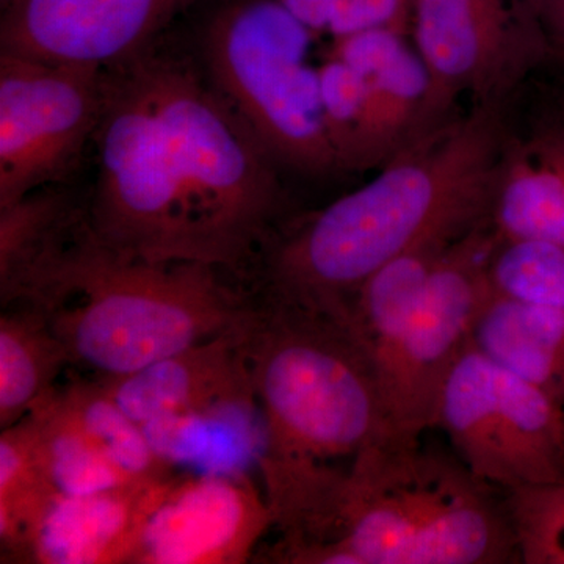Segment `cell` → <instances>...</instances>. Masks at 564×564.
<instances>
[{
	"label": "cell",
	"instance_id": "cell-12",
	"mask_svg": "<svg viewBox=\"0 0 564 564\" xmlns=\"http://www.w3.org/2000/svg\"><path fill=\"white\" fill-rule=\"evenodd\" d=\"M199 0H11L0 54L109 69L151 50Z\"/></svg>",
	"mask_w": 564,
	"mask_h": 564
},
{
	"label": "cell",
	"instance_id": "cell-21",
	"mask_svg": "<svg viewBox=\"0 0 564 564\" xmlns=\"http://www.w3.org/2000/svg\"><path fill=\"white\" fill-rule=\"evenodd\" d=\"M29 414L35 423L41 463L58 494L84 496L144 481L124 473L93 440L61 388L47 393Z\"/></svg>",
	"mask_w": 564,
	"mask_h": 564
},
{
	"label": "cell",
	"instance_id": "cell-4",
	"mask_svg": "<svg viewBox=\"0 0 564 564\" xmlns=\"http://www.w3.org/2000/svg\"><path fill=\"white\" fill-rule=\"evenodd\" d=\"M221 273L202 262L124 261L87 221L29 306L46 314L74 366L132 373L250 322L258 302Z\"/></svg>",
	"mask_w": 564,
	"mask_h": 564
},
{
	"label": "cell",
	"instance_id": "cell-9",
	"mask_svg": "<svg viewBox=\"0 0 564 564\" xmlns=\"http://www.w3.org/2000/svg\"><path fill=\"white\" fill-rule=\"evenodd\" d=\"M434 426L475 477L500 491L564 478L562 408L474 343L445 380Z\"/></svg>",
	"mask_w": 564,
	"mask_h": 564
},
{
	"label": "cell",
	"instance_id": "cell-16",
	"mask_svg": "<svg viewBox=\"0 0 564 564\" xmlns=\"http://www.w3.org/2000/svg\"><path fill=\"white\" fill-rule=\"evenodd\" d=\"M404 33L373 29L333 39L329 54L364 80L361 126L352 172L384 166L417 139L429 74Z\"/></svg>",
	"mask_w": 564,
	"mask_h": 564
},
{
	"label": "cell",
	"instance_id": "cell-14",
	"mask_svg": "<svg viewBox=\"0 0 564 564\" xmlns=\"http://www.w3.org/2000/svg\"><path fill=\"white\" fill-rule=\"evenodd\" d=\"M248 325L250 322L237 332L193 345L137 372L95 380L141 426L245 408L256 403L245 344Z\"/></svg>",
	"mask_w": 564,
	"mask_h": 564
},
{
	"label": "cell",
	"instance_id": "cell-15",
	"mask_svg": "<svg viewBox=\"0 0 564 564\" xmlns=\"http://www.w3.org/2000/svg\"><path fill=\"white\" fill-rule=\"evenodd\" d=\"M174 475L84 496L57 494L24 534L11 563L131 564Z\"/></svg>",
	"mask_w": 564,
	"mask_h": 564
},
{
	"label": "cell",
	"instance_id": "cell-30",
	"mask_svg": "<svg viewBox=\"0 0 564 564\" xmlns=\"http://www.w3.org/2000/svg\"><path fill=\"white\" fill-rule=\"evenodd\" d=\"M563 111H564V109H563Z\"/></svg>",
	"mask_w": 564,
	"mask_h": 564
},
{
	"label": "cell",
	"instance_id": "cell-28",
	"mask_svg": "<svg viewBox=\"0 0 564 564\" xmlns=\"http://www.w3.org/2000/svg\"><path fill=\"white\" fill-rule=\"evenodd\" d=\"M296 20L302 21L315 35H323L328 28L333 0H276Z\"/></svg>",
	"mask_w": 564,
	"mask_h": 564
},
{
	"label": "cell",
	"instance_id": "cell-26",
	"mask_svg": "<svg viewBox=\"0 0 564 564\" xmlns=\"http://www.w3.org/2000/svg\"><path fill=\"white\" fill-rule=\"evenodd\" d=\"M411 0H333L326 33L333 39L352 33L391 29L406 35Z\"/></svg>",
	"mask_w": 564,
	"mask_h": 564
},
{
	"label": "cell",
	"instance_id": "cell-6",
	"mask_svg": "<svg viewBox=\"0 0 564 564\" xmlns=\"http://www.w3.org/2000/svg\"><path fill=\"white\" fill-rule=\"evenodd\" d=\"M315 33L276 0H229L202 33L207 79L274 162L306 176L340 172L323 111Z\"/></svg>",
	"mask_w": 564,
	"mask_h": 564
},
{
	"label": "cell",
	"instance_id": "cell-1",
	"mask_svg": "<svg viewBox=\"0 0 564 564\" xmlns=\"http://www.w3.org/2000/svg\"><path fill=\"white\" fill-rule=\"evenodd\" d=\"M508 99L475 104L381 166L375 180L317 212L273 245L265 299L326 315L350 329L364 282L441 234L489 217L510 133Z\"/></svg>",
	"mask_w": 564,
	"mask_h": 564
},
{
	"label": "cell",
	"instance_id": "cell-8",
	"mask_svg": "<svg viewBox=\"0 0 564 564\" xmlns=\"http://www.w3.org/2000/svg\"><path fill=\"white\" fill-rule=\"evenodd\" d=\"M500 242L489 217L456 240L403 328L373 361L389 437L421 443L433 429L445 380L473 343L492 293L489 261Z\"/></svg>",
	"mask_w": 564,
	"mask_h": 564
},
{
	"label": "cell",
	"instance_id": "cell-25",
	"mask_svg": "<svg viewBox=\"0 0 564 564\" xmlns=\"http://www.w3.org/2000/svg\"><path fill=\"white\" fill-rule=\"evenodd\" d=\"M519 562L564 564V478L505 492Z\"/></svg>",
	"mask_w": 564,
	"mask_h": 564
},
{
	"label": "cell",
	"instance_id": "cell-23",
	"mask_svg": "<svg viewBox=\"0 0 564 564\" xmlns=\"http://www.w3.org/2000/svg\"><path fill=\"white\" fill-rule=\"evenodd\" d=\"M61 391L82 426L124 473L137 480L173 477L174 466L155 452L143 426L95 378L74 381Z\"/></svg>",
	"mask_w": 564,
	"mask_h": 564
},
{
	"label": "cell",
	"instance_id": "cell-3",
	"mask_svg": "<svg viewBox=\"0 0 564 564\" xmlns=\"http://www.w3.org/2000/svg\"><path fill=\"white\" fill-rule=\"evenodd\" d=\"M497 491L459 459L388 436L337 478L311 544L336 564L513 563V524Z\"/></svg>",
	"mask_w": 564,
	"mask_h": 564
},
{
	"label": "cell",
	"instance_id": "cell-20",
	"mask_svg": "<svg viewBox=\"0 0 564 564\" xmlns=\"http://www.w3.org/2000/svg\"><path fill=\"white\" fill-rule=\"evenodd\" d=\"M69 356L46 314L32 306L2 307L0 315V430L31 413L54 391Z\"/></svg>",
	"mask_w": 564,
	"mask_h": 564
},
{
	"label": "cell",
	"instance_id": "cell-2",
	"mask_svg": "<svg viewBox=\"0 0 564 564\" xmlns=\"http://www.w3.org/2000/svg\"><path fill=\"white\" fill-rule=\"evenodd\" d=\"M245 344L265 429L259 466L270 505L313 491L389 436L372 361L343 323L263 299Z\"/></svg>",
	"mask_w": 564,
	"mask_h": 564
},
{
	"label": "cell",
	"instance_id": "cell-10",
	"mask_svg": "<svg viewBox=\"0 0 564 564\" xmlns=\"http://www.w3.org/2000/svg\"><path fill=\"white\" fill-rule=\"evenodd\" d=\"M411 28L429 74L415 143L447 124L464 93L510 98L552 47L527 0H411Z\"/></svg>",
	"mask_w": 564,
	"mask_h": 564
},
{
	"label": "cell",
	"instance_id": "cell-7",
	"mask_svg": "<svg viewBox=\"0 0 564 564\" xmlns=\"http://www.w3.org/2000/svg\"><path fill=\"white\" fill-rule=\"evenodd\" d=\"M106 79L87 199L93 236L124 261L207 263L140 55L106 69Z\"/></svg>",
	"mask_w": 564,
	"mask_h": 564
},
{
	"label": "cell",
	"instance_id": "cell-11",
	"mask_svg": "<svg viewBox=\"0 0 564 564\" xmlns=\"http://www.w3.org/2000/svg\"><path fill=\"white\" fill-rule=\"evenodd\" d=\"M106 69L0 54V209L62 184L95 140Z\"/></svg>",
	"mask_w": 564,
	"mask_h": 564
},
{
	"label": "cell",
	"instance_id": "cell-27",
	"mask_svg": "<svg viewBox=\"0 0 564 564\" xmlns=\"http://www.w3.org/2000/svg\"><path fill=\"white\" fill-rule=\"evenodd\" d=\"M552 47L564 52V0H527Z\"/></svg>",
	"mask_w": 564,
	"mask_h": 564
},
{
	"label": "cell",
	"instance_id": "cell-24",
	"mask_svg": "<svg viewBox=\"0 0 564 564\" xmlns=\"http://www.w3.org/2000/svg\"><path fill=\"white\" fill-rule=\"evenodd\" d=\"M489 281L500 295L564 311V245L500 237Z\"/></svg>",
	"mask_w": 564,
	"mask_h": 564
},
{
	"label": "cell",
	"instance_id": "cell-19",
	"mask_svg": "<svg viewBox=\"0 0 564 564\" xmlns=\"http://www.w3.org/2000/svg\"><path fill=\"white\" fill-rule=\"evenodd\" d=\"M473 343L492 361L536 386L564 413V311L492 291Z\"/></svg>",
	"mask_w": 564,
	"mask_h": 564
},
{
	"label": "cell",
	"instance_id": "cell-18",
	"mask_svg": "<svg viewBox=\"0 0 564 564\" xmlns=\"http://www.w3.org/2000/svg\"><path fill=\"white\" fill-rule=\"evenodd\" d=\"M87 202L61 184L39 188L0 209V303L35 299L87 223Z\"/></svg>",
	"mask_w": 564,
	"mask_h": 564
},
{
	"label": "cell",
	"instance_id": "cell-13",
	"mask_svg": "<svg viewBox=\"0 0 564 564\" xmlns=\"http://www.w3.org/2000/svg\"><path fill=\"white\" fill-rule=\"evenodd\" d=\"M273 527L267 497L243 475H174L131 564H242Z\"/></svg>",
	"mask_w": 564,
	"mask_h": 564
},
{
	"label": "cell",
	"instance_id": "cell-22",
	"mask_svg": "<svg viewBox=\"0 0 564 564\" xmlns=\"http://www.w3.org/2000/svg\"><path fill=\"white\" fill-rule=\"evenodd\" d=\"M47 478L31 414L0 433V556L11 563L22 538L57 496Z\"/></svg>",
	"mask_w": 564,
	"mask_h": 564
},
{
	"label": "cell",
	"instance_id": "cell-29",
	"mask_svg": "<svg viewBox=\"0 0 564 564\" xmlns=\"http://www.w3.org/2000/svg\"><path fill=\"white\" fill-rule=\"evenodd\" d=\"M0 2H2V7H6V6H9L11 0H0Z\"/></svg>",
	"mask_w": 564,
	"mask_h": 564
},
{
	"label": "cell",
	"instance_id": "cell-5",
	"mask_svg": "<svg viewBox=\"0 0 564 564\" xmlns=\"http://www.w3.org/2000/svg\"><path fill=\"white\" fill-rule=\"evenodd\" d=\"M209 265L242 272L282 207L278 163L188 62L140 55Z\"/></svg>",
	"mask_w": 564,
	"mask_h": 564
},
{
	"label": "cell",
	"instance_id": "cell-17",
	"mask_svg": "<svg viewBox=\"0 0 564 564\" xmlns=\"http://www.w3.org/2000/svg\"><path fill=\"white\" fill-rule=\"evenodd\" d=\"M489 220L502 239L564 245V111L508 140Z\"/></svg>",
	"mask_w": 564,
	"mask_h": 564
}]
</instances>
